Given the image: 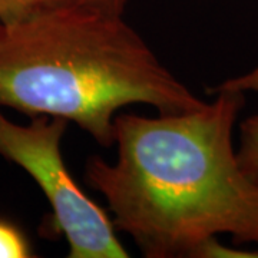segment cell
Wrapping results in <instances>:
<instances>
[{
	"label": "cell",
	"mask_w": 258,
	"mask_h": 258,
	"mask_svg": "<svg viewBox=\"0 0 258 258\" xmlns=\"http://www.w3.org/2000/svg\"><path fill=\"white\" fill-rule=\"evenodd\" d=\"M215 91H232V92H241L245 95L249 92L258 93V64L238 76L222 81L220 85L214 88L212 92Z\"/></svg>",
	"instance_id": "52a82bcc"
},
{
	"label": "cell",
	"mask_w": 258,
	"mask_h": 258,
	"mask_svg": "<svg viewBox=\"0 0 258 258\" xmlns=\"http://www.w3.org/2000/svg\"><path fill=\"white\" fill-rule=\"evenodd\" d=\"M68 120L33 116L20 125L0 112V157L25 169L52 210V228L63 235L69 258H128L109 211L81 188L62 157Z\"/></svg>",
	"instance_id": "3957f363"
},
{
	"label": "cell",
	"mask_w": 258,
	"mask_h": 258,
	"mask_svg": "<svg viewBox=\"0 0 258 258\" xmlns=\"http://www.w3.org/2000/svg\"><path fill=\"white\" fill-rule=\"evenodd\" d=\"M79 2L93 9L103 10L113 15H123L129 0H79Z\"/></svg>",
	"instance_id": "ba28073f"
},
{
	"label": "cell",
	"mask_w": 258,
	"mask_h": 258,
	"mask_svg": "<svg viewBox=\"0 0 258 258\" xmlns=\"http://www.w3.org/2000/svg\"><path fill=\"white\" fill-rule=\"evenodd\" d=\"M28 235L15 222L0 218V258L35 257Z\"/></svg>",
	"instance_id": "8992f818"
},
{
	"label": "cell",
	"mask_w": 258,
	"mask_h": 258,
	"mask_svg": "<svg viewBox=\"0 0 258 258\" xmlns=\"http://www.w3.org/2000/svg\"><path fill=\"white\" fill-rule=\"evenodd\" d=\"M79 0H0V25H13Z\"/></svg>",
	"instance_id": "277c9868"
},
{
	"label": "cell",
	"mask_w": 258,
	"mask_h": 258,
	"mask_svg": "<svg viewBox=\"0 0 258 258\" xmlns=\"http://www.w3.org/2000/svg\"><path fill=\"white\" fill-rule=\"evenodd\" d=\"M204 103L123 15L76 2L0 25V106L74 122L102 147L115 145L125 106L179 113Z\"/></svg>",
	"instance_id": "7a4b0ae2"
},
{
	"label": "cell",
	"mask_w": 258,
	"mask_h": 258,
	"mask_svg": "<svg viewBox=\"0 0 258 258\" xmlns=\"http://www.w3.org/2000/svg\"><path fill=\"white\" fill-rule=\"evenodd\" d=\"M242 171L258 181V113L240 123V145L237 148Z\"/></svg>",
	"instance_id": "5b68a950"
},
{
	"label": "cell",
	"mask_w": 258,
	"mask_h": 258,
	"mask_svg": "<svg viewBox=\"0 0 258 258\" xmlns=\"http://www.w3.org/2000/svg\"><path fill=\"white\" fill-rule=\"evenodd\" d=\"M214 93L194 111L119 113L115 161H86V184L145 257L198 258L218 235L258 248V181L234 147L245 93Z\"/></svg>",
	"instance_id": "6da1fadb"
}]
</instances>
